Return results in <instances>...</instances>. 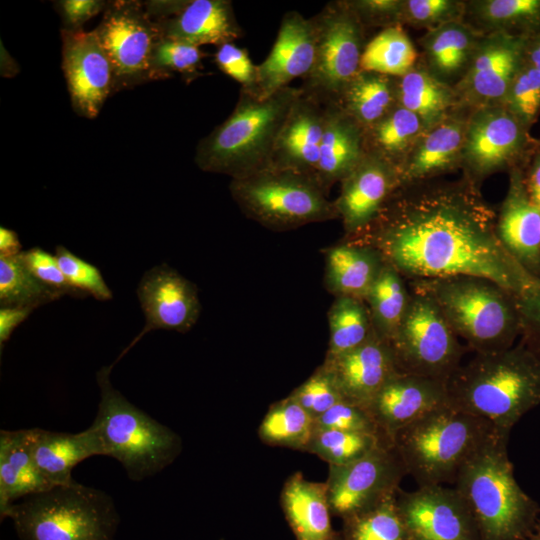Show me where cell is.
<instances>
[{"label": "cell", "instance_id": "59", "mask_svg": "<svg viewBox=\"0 0 540 540\" xmlns=\"http://www.w3.org/2000/svg\"><path fill=\"white\" fill-rule=\"evenodd\" d=\"M525 540H540V515L532 532Z\"/></svg>", "mask_w": 540, "mask_h": 540}, {"label": "cell", "instance_id": "22", "mask_svg": "<svg viewBox=\"0 0 540 540\" xmlns=\"http://www.w3.org/2000/svg\"><path fill=\"white\" fill-rule=\"evenodd\" d=\"M316 28L312 18L297 11L284 14L274 45L266 59L257 65L256 85L250 93L265 99L302 80L310 73L315 60Z\"/></svg>", "mask_w": 540, "mask_h": 540}, {"label": "cell", "instance_id": "10", "mask_svg": "<svg viewBox=\"0 0 540 540\" xmlns=\"http://www.w3.org/2000/svg\"><path fill=\"white\" fill-rule=\"evenodd\" d=\"M314 65L300 87L324 105L337 103L346 85L361 70L365 28L346 0L331 1L314 17Z\"/></svg>", "mask_w": 540, "mask_h": 540}, {"label": "cell", "instance_id": "12", "mask_svg": "<svg viewBox=\"0 0 540 540\" xmlns=\"http://www.w3.org/2000/svg\"><path fill=\"white\" fill-rule=\"evenodd\" d=\"M95 32L112 65L113 92L153 80L151 59L162 37L144 2H107Z\"/></svg>", "mask_w": 540, "mask_h": 540}, {"label": "cell", "instance_id": "8", "mask_svg": "<svg viewBox=\"0 0 540 540\" xmlns=\"http://www.w3.org/2000/svg\"><path fill=\"white\" fill-rule=\"evenodd\" d=\"M5 518L20 540H113L120 522L107 493L75 480L15 502Z\"/></svg>", "mask_w": 540, "mask_h": 540}, {"label": "cell", "instance_id": "7", "mask_svg": "<svg viewBox=\"0 0 540 540\" xmlns=\"http://www.w3.org/2000/svg\"><path fill=\"white\" fill-rule=\"evenodd\" d=\"M112 367L97 373L98 412L91 424L103 456L116 459L132 481L154 476L180 454L181 438L129 402L110 381Z\"/></svg>", "mask_w": 540, "mask_h": 540}, {"label": "cell", "instance_id": "46", "mask_svg": "<svg viewBox=\"0 0 540 540\" xmlns=\"http://www.w3.org/2000/svg\"><path fill=\"white\" fill-rule=\"evenodd\" d=\"M465 0H403L402 23L426 31L463 20Z\"/></svg>", "mask_w": 540, "mask_h": 540}, {"label": "cell", "instance_id": "34", "mask_svg": "<svg viewBox=\"0 0 540 540\" xmlns=\"http://www.w3.org/2000/svg\"><path fill=\"white\" fill-rule=\"evenodd\" d=\"M463 20L483 35L529 36L540 30V0H468Z\"/></svg>", "mask_w": 540, "mask_h": 540}, {"label": "cell", "instance_id": "56", "mask_svg": "<svg viewBox=\"0 0 540 540\" xmlns=\"http://www.w3.org/2000/svg\"><path fill=\"white\" fill-rule=\"evenodd\" d=\"M33 310L22 307L0 308V348L9 340L18 325L25 321Z\"/></svg>", "mask_w": 540, "mask_h": 540}, {"label": "cell", "instance_id": "55", "mask_svg": "<svg viewBox=\"0 0 540 540\" xmlns=\"http://www.w3.org/2000/svg\"><path fill=\"white\" fill-rule=\"evenodd\" d=\"M519 166L522 169L527 195L530 201L540 208V141L533 142Z\"/></svg>", "mask_w": 540, "mask_h": 540}, {"label": "cell", "instance_id": "28", "mask_svg": "<svg viewBox=\"0 0 540 540\" xmlns=\"http://www.w3.org/2000/svg\"><path fill=\"white\" fill-rule=\"evenodd\" d=\"M29 438L35 464L50 487L73 482L75 466L89 457L103 456L100 441L91 427L79 433L32 428Z\"/></svg>", "mask_w": 540, "mask_h": 540}, {"label": "cell", "instance_id": "52", "mask_svg": "<svg viewBox=\"0 0 540 540\" xmlns=\"http://www.w3.org/2000/svg\"><path fill=\"white\" fill-rule=\"evenodd\" d=\"M214 61L218 68L237 81L241 89L253 91L257 80V65L253 64L246 49L232 43L217 47Z\"/></svg>", "mask_w": 540, "mask_h": 540}, {"label": "cell", "instance_id": "3", "mask_svg": "<svg viewBox=\"0 0 540 540\" xmlns=\"http://www.w3.org/2000/svg\"><path fill=\"white\" fill-rule=\"evenodd\" d=\"M510 433L497 431L459 470L455 488L468 504L481 540H525L540 505L518 484L509 460Z\"/></svg>", "mask_w": 540, "mask_h": 540}, {"label": "cell", "instance_id": "44", "mask_svg": "<svg viewBox=\"0 0 540 540\" xmlns=\"http://www.w3.org/2000/svg\"><path fill=\"white\" fill-rule=\"evenodd\" d=\"M203 57L204 54L198 46L161 38L151 59L153 80L166 79L179 73L189 83L203 75Z\"/></svg>", "mask_w": 540, "mask_h": 540}, {"label": "cell", "instance_id": "57", "mask_svg": "<svg viewBox=\"0 0 540 540\" xmlns=\"http://www.w3.org/2000/svg\"><path fill=\"white\" fill-rule=\"evenodd\" d=\"M21 252V243L17 233L0 227V257H15Z\"/></svg>", "mask_w": 540, "mask_h": 540}, {"label": "cell", "instance_id": "30", "mask_svg": "<svg viewBox=\"0 0 540 540\" xmlns=\"http://www.w3.org/2000/svg\"><path fill=\"white\" fill-rule=\"evenodd\" d=\"M326 106L325 128L315 177L328 193L365 155L364 129L336 103Z\"/></svg>", "mask_w": 540, "mask_h": 540}, {"label": "cell", "instance_id": "58", "mask_svg": "<svg viewBox=\"0 0 540 540\" xmlns=\"http://www.w3.org/2000/svg\"><path fill=\"white\" fill-rule=\"evenodd\" d=\"M524 61L540 71V30L526 37Z\"/></svg>", "mask_w": 540, "mask_h": 540}, {"label": "cell", "instance_id": "40", "mask_svg": "<svg viewBox=\"0 0 540 540\" xmlns=\"http://www.w3.org/2000/svg\"><path fill=\"white\" fill-rule=\"evenodd\" d=\"M329 345L326 357L351 351L373 334L371 317L364 300L336 297L328 311Z\"/></svg>", "mask_w": 540, "mask_h": 540}, {"label": "cell", "instance_id": "4", "mask_svg": "<svg viewBox=\"0 0 540 540\" xmlns=\"http://www.w3.org/2000/svg\"><path fill=\"white\" fill-rule=\"evenodd\" d=\"M301 92L288 86L260 99L240 89L232 113L197 144L196 165L231 179L270 167L281 128Z\"/></svg>", "mask_w": 540, "mask_h": 540}, {"label": "cell", "instance_id": "31", "mask_svg": "<svg viewBox=\"0 0 540 540\" xmlns=\"http://www.w3.org/2000/svg\"><path fill=\"white\" fill-rule=\"evenodd\" d=\"M385 261L373 246L354 239L326 251L324 284L335 297L365 298Z\"/></svg>", "mask_w": 540, "mask_h": 540}, {"label": "cell", "instance_id": "23", "mask_svg": "<svg viewBox=\"0 0 540 540\" xmlns=\"http://www.w3.org/2000/svg\"><path fill=\"white\" fill-rule=\"evenodd\" d=\"M496 233L507 253L540 280V208L529 199L520 166L509 171V185L496 219Z\"/></svg>", "mask_w": 540, "mask_h": 540}, {"label": "cell", "instance_id": "42", "mask_svg": "<svg viewBox=\"0 0 540 540\" xmlns=\"http://www.w3.org/2000/svg\"><path fill=\"white\" fill-rule=\"evenodd\" d=\"M62 295L40 282L21 258L0 257V305L35 310Z\"/></svg>", "mask_w": 540, "mask_h": 540}, {"label": "cell", "instance_id": "25", "mask_svg": "<svg viewBox=\"0 0 540 540\" xmlns=\"http://www.w3.org/2000/svg\"><path fill=\"white\" fill-rule=\"evenodd\" d=\"M346 401L367 408L384 383L398 372L390 345L374 334L359 347L322 364Z\"/></svg>", "mask_w": 540, "mask_h": 540}, {"label": "cell", "instance_id": "13", "mask_svg": "<svg viewBox=\"0 0 540 540\" xmlns=\"http://www.w3.org/2000/svg\"><path fill=\"white\" fill-rule=\"evenodd\" d=\"M531 147L528 128L503 105L471 110L463 148V175L480 185L522 164Z\"/></svg>", "mask_w": 540, "mask_h": 540}, {"label": "cell", "instance_id": "51", "mask_svg": "<svg viewBox=\"0 0 540 540\" xmlns=\"http://www.w3.org/2000/svg\"><path fill=\"white\" fill-rule=\"evenodd\" d=\"M516 298L520 320V340L540 359V280L533 278Z\"/></svg>", "mask_w": 540, "mask_h": 540}, {"label": "cell", "instance_id": "53", "mask_svg": "<svg viewBox=\"0 0 540 540\" xmlns=\"http://www.w3.org/2000/svg\"><path fill=\"white\" fill-rule=\"evenodd\" d=\"M365 29L403 26V0H346Z\"/></svg>", "mask_w": 540, "mask_h": 540}, {"label": "cell", "instance_id": "24", "mask_svg": "<svg viewBox=\"0 0 540 540\" xmlns=\"http://www.w3.org/2000/svg\"><path fill=\"white\" fill-rule=\"evenodd\" d=\"M470 112L471 109L461 106L425 129L400 168L402 185L439 178L461 169Z\"/></svg>", "mask_w": 540, "mask_h": 540}, {"label": "cell", "instance_id": "18", "mask_svg": "<svg viewBox=\"0 0 540 540\" xmlns=\"http://www.w3.org/2000/svg\"><path fill=\"white\" fill-rule=\"evenodd\" d=\"M137 296L145 325L110 365L112 368L146 333L158 329L185 333L195 325L200 315L196 286L167 264L155 266L144 273Z\"/></svg>", "mask_w": 540, "mask_h": 540}, {"label": "cell", "instance_id": "29", "mask_svg": "<svg viewBox=\"0 0 540 540\" xmlns=\"http://www.w3.org/2000/svg\"><path fill=\"white\" fill-rule=\"evenodd\" d=\"M280 504L296 540H340L331 524L326 482L295 472L283 485Z\"/></svg>", "mask_w": 540, "mask_h": 540}, {"label": "cell", "instance_id": "54", "mask_svg": "<svg viewBox=\"0 0 540 540\" xmlns=\"http://www.w3.org/2000/svg\"><path fill=\"white\" fill-rule=\"evenodd\" d=\"M107 2L99 0H62L56 2L62 18V30H82V26L90 18L104 11Z\"/></svg>", "mask_w": 540, "mask_h": 540}, {"label": "cell", "instance_id": "37", "mask_svg": "<svg viewBox=\"0 0 540 540\" xmlns=\"http://www.w3.org/2000/svg\"><path fill=\"white\" fill-rule=\"evenodd\" d=\"M406 281L385 262L365 298L373 330L378 338L388 344L400 328L410 304L411 290Z\"/></svg>", "mask_w": 540, "mask_h": 540}, {"label": "cell", "instance_id": "14", "mask_svg": "<svg viewBox=\"0 0 540 540\" xmlns=\"http://www.w3.org/2000/svg\"><path fill=\"white\" fill-rule=\"evenodd\" d=\"M406 469L393 445L381 444L347 465H329L327 486L331 513L342 520L397 494Z\"/></svg>", "mask_w": 540, "mask_h": 540}, {"label": "cell", "instance_id": "19", "mask_svg": "<svg viewBox=\"0 0 540 540\" xmlns=\"http://www.w3.org/2000/svg\"><path fill=\"white\" fill-rule=\"evenodd\" d=\"M62 68L74 111L95 118L113 92V69L93 31L61 29Z\"/></svg>", "mask_w": 540, "mask_h": 540}, {"label": "cell", "instance_id": "20", "mask_svg": "<svg viewBox=\"0 0 540 540\" xmlns=\"http://www.w3.org/2000/svg\"><path fill=\"white\" fill-rule=\"evenodd\" d=\"M340 183L334 204L347 238L361 234L402 186L400 170L371 153Z\"/></svg>", "mask_w": 540, "mask_h": 540}, {"label": "cell", "instance_id": "47", "mask_svg": "<svg viewBox=\"0 0 540 540\" xmlns=\"http://www.w3.org/2000/svg\"><path fill=\"white\" fill-rule=\"evenodd\" d=\"M55 256L69 284L84 296L91 295L98 301L113 297L99 269L83 260L62 245L55 249Z\"/></svg>", "mask_w": 540, "mask_h": 540}, {"label": "cell", "instance_id": "48", "mask_svg": "<svg viewBox=\"0 0 540 540\" xmlns=\"http://www.w3.org/2000/svg\"><path fill=\"white\" fill-rule=\"evenodd\" d=\"M314 420L324 414L335 404L345 400L333 377L323 366L290 394Z\"/></svg>", "mask_w": 540, "mask_h": 540}, {"label": "cell", "instance_id": "41", "mask_svg": "<svg viewBox=\"0 0 540 540\" xmlns=\"http://www.w3.org/2000/svg\"><path fill=\"white\" fill-rule=\"evenodd\" d=\"M397 494L343 519L340 540H411L397 505Z\"/></svg>", "mask_w": 540, "mask_h": 540}, {"label": "cell", "instance_id": "32", "mask_svg": "<svg viewBox=\"0 0 540 540\" xmlns=\"http://www.w3.org/2000/svg\"><path fill=\"white\" fill-rule=\"evenodd\" d=\"M51 488L32 456L29 429L0 432V517L17 501Z\"/></svg>", "mask_w": 540, "mask_h": 540}, {"label": "cell", "instance_id": "11", "mask_svg": "<svg viewBox=\"0 0 540 540\" xmlns=\"http://www.w3.org/2000/svg\"><path fill=\"white\" fill-rule=\"evenodd\" d=\"M389 345L398 372L444 382L461 366L465 353L435 302L413 290L405 317Z\"/></svg>", "mask_w": 540, "mask_h": 540}, {"label": "cell", "instance_id": "1", "mask_svg": "<svg viewBox=\"0 0 540 540\" xmlns=\"http://www.w3.org/2000/svg\"><path fill=\"white\" fill-rule=\"evenodd\" d=\"M496 211L462 175L402 185L354 239L373 246L407 281L459 275L489 279L514 295L532 280L504 249Z\"/></svg>", "mask_w": 540, "mask_h": 540}, {"label": "cell", "instance_id": "27", "mask_svg": "<svg viewBox=\"0 0 540 540\" xmlns=\"http://www.w3.org/2000/svg\"><path fill=\"white\" fill-rule=\"evenodd\" d=\"M482 36L464 20L426 31L418 40L419 62L435 78L455 87L466 74Z\"/></svg>", "mask_w": 540, "mask_h": 540}, {"label": "cell", "instance_id": "17", "mask_svg": "<svg viewBox=\"0 0 540 540\" xmlns=\"http://www.w3.org/2000/svg\"><path fill=\"white\" fill-rule=\"evenodd\" d=\"M526 37L506 33L482 36L466 74L454 87L462 106L473 110L503 104L524 61Z\"/></svg>", "mask_w": 540, "mask_h": 540}, {"label": "cell", "instance_id": "43", "mask_svg": "<svg viewBox=\"0 0 540 540\" xmlns=\"http://www.w3.org/2000/svg\"><path fill=\"white\" fill-rule=\"evenodd\" d=\"M381 444L389 443L379 435L315 427L305 451L328 465L342 466L364 457Z\"/></svg>", "mask_w": 540, "mask_h": 540}, {"label": "cell", "instance_id": "33", "mask_svg": "<svg viewBox=\"0 0 540 540\" xmlns=\"http://www.w3.org/2000/svg\"><path fill=\"white\" fill-rule=\"evenodd\" d=\"M397 103L415 113L426 129L461 107L454 87L431 75L419 62L396 78Z\"/></svg>", "mask_w": 540, "mask_h": 540}, {"label": "cell", "instance_id": "50", "mask_svg": "<svg viewBox=\"0 0 540 540\" xmlns=\"http://www.w3.org/2000/svg\"><path fill=\"white\" fill-rule=\"evenodd\" d=\"M19 257L40 282L59 292L62 296L69 295L77 298L86 297L69 284L59 266L55 254L52 255L39 247H34L22 251L19 254Z\"/></svg>", "mask_w": 540, "mask_h": 540}, {"label": "cell", "instance_id": "2", "mask_svg": "<svg viewBox=\"0 0 540 540\" xmlns=\"http://www.w3.org/2000/svg\"><path fill=\"white\" fill-rule=\"evenodd\" d=\"M448 404L511 433L540 406V359L520 340L492 353H476L447 382Z\"/></svg>", "mask_w": 540, "mask_h": 540}, {"label": "cell", "instance_id": "16", "mask_svg": "<svg viewBox=\"0 0 540 540\" xmlns=\"http://www.w3.org/2000/svg\"><path fill=\"white\" fill-rule=\"evenodd\" d=\"M162 38L195 46L232 43L243 34L228 0L144 2Z\"/></svg>", "mask_w": 540, "mask_h": 540}, {"label": "cell", "instance_id": "21", "mask_svg": "<svg viewBox=\"0 0 540 540\" xmlns=\"http://www.w3.org/2000/svg\"><path fill=\"white\" fill-rule=\"evenodd\" d=\"M448 404L447 382L397 372L373 397L367 411L386 442L424 416Z\"/></svg>", "mask_w": 540, "mask_h": 540}, {"label": "cell", "instance_id": "45", "mask_svg": "<svg viewBox=\"0 0 540 540\" xmlns=\"http://www.w3.org/2000/svg\"><path fill=\"white\" fill-rule=\"evenodd\" d=\"M502 105L529 128L540 113V71L523 61Z\"/></svg>", "mask_w": 540, "mask_h": 540}, {"label": "cell", "instance_id": "6", "mask_svg": "<svg viewBox=\"0 0 540 540\" xmlns=\"http://www.w3.org/2000/svg\"><path fill=\"white\" fill-rule=\"evenodd\" d=\"M497 431L488 420L446 404L400 430L393 446L418 486L454 484L465 462Z\"/></svg>", "mask_w": 540, "mask_h": 540}, {"label": "cell", "instance_id": "9", "mask_svg": "<svg viewBox=\"0 0 540 540\" xmlns=\"http://www.w3.org/2000/svg\"><path fill=\"white\" fill-rule=\"evenodd\" d=\"M244 215L275 231L339 218L334 201L314 175L268 167L229 185Z\"/></svg>", "mask_w": 540, "mask_h": 540}, {"label": "cell", "instance_id": "36", "mask_svg": "<svg viewBox=\"0 0 540 540\" xmlns=\"http://www.w3.org/2000/svg\"><path fill=\"white\" fill-rule=\"evenodd\" d=\"M425 129L415 113L397 104L381 120L364 129L365 152L383 158L400 170Z\"/></svg>", "mask_w": 540, "mask_h": 540}, {"label": "cell", "instance_id": "38", "mask_svg": "<svg viewBox=\"0 0 540 540\" xmlns=\"http://www.w3.org/2000/svg\"><path fill=\"white\" fill-rule=\"evenodd\" d=\"M314 428V418L288 395L269 407L259 425L258 436L270 446L305 451Z\"/></svg>", "mask_w": 540, "mask_h": 540}, {"label": "cell", "instance_id": "35", "mask_svg": "<svg viewBox=\"0 0 540 540\" xmlns=\"http://www.w3.org/2000/svg\"><path fill=\"white\" fill-rule=\"evenodd\" d=\"M336 104L367 129L398 104L396 78L360 70L343 89Z\"/></svg>", "mask_w": 540, "mask_h": 540}, {"label": "cell", "instance_id": "26", "mask_svg": "<svg viewBox=\"0 0 540 540\" xmlns=\"http://www.w3.org/2000/svg\"><path fill=\"white\" fill-rule=\"evenodd\" d=\"M325 118L326 106L302 91L281 128L270 167L315 176Z\"/></svg>", "mask_w": 540, "mask_h": 540}, {"label": "cell", "instance_id": "49", "mask_svg": "<svg viewBox=\"0 0 540 540\" xmlns=\"http://www.w3.org/2000/svg\"><path fill=\"white\" fill-rule=\"evenodd\" d=\"M315 427L369 433L382 437L367 409L346 400L335 404L324 414L316 418Z\"/></svg>", "mask_w": 540, "mask_h": 540}, {"label": "cell", "instance_id": "5", "mask_svg": "<svg viewBox=\"0 0 540 540\" xmlns=\"http://www.w3.org/2000/svg\"><path fill=\"white\" fill-rule=\"evenodd\" d=\"M407 282L435 302L457 337L475 353L508 349L521 336L514 294L489 279L459 275Z\"/></svg>", "mask_w": 540, "mask_h": 540}, {"label": "cell", "instance_id": "15", "mask_svg": "<svg viewBox=\"0 0 540 540\" xmlns=\"http://www.w3.org/2000/svg\"><path fill=\"white\" fill-rule=\"evenodd\" d=\"M396 499L411 540H481L475 518L455 487L399 489Z\"/></svg>", "mask_w": 540, "mask_h": 540}, {"label": "cell", "instance_id": "39", "mask_svg": "<svg viewBox=\"0 0 540 540\" xmlns=\"http://www.w3.org/2000/svg\"><path fill=\"white\" fill-rule=\"evenodd\" d=\"M419 54L402 26L382 29L366 43L360 69L399 78L418 62Z\"/></svg>", "mask_w": 540, "mask_h": 540}]
</instances>
